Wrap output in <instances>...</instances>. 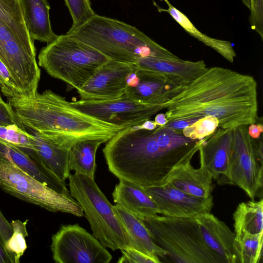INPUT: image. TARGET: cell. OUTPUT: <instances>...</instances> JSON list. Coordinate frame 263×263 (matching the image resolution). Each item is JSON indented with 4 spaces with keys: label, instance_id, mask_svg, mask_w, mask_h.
I'll use <instances>...</instances> for the list:
<instances>
[{
    "label": "cell",
    "instance_id": "obj_42",
    "mask_svg": "<svg viewBox=\"0 0 263 263\" xmlns=\"http://www.w3.org/2000/svg\"><path fill=\"white\" fill-rule=\"evenodd\" d=\"M154 122L158 126L165 125L168 123L165 114L162 113L158 114L156 116Z\"/></svg>",
    "mask_w": 263,
    "mask_h": 263
},
{
    "label": "cell",
    "instance_id": "obj_15",
    "mask_svg": "<svg viewBox=\"0 0 263 263\" xmlns=\"http://www.w3.org/2000/svg\"><path fill=\"white\" fill-rule=\"evenodd\" d=\"M127 84L124 94L127 97L144 103L164 105L184 87L173 85L159 74L137 67L129 75Z\"/></svg>",
    "mask_w": 263,
    "mask_h": 263
},
{
    "label": "cell",
    "instance_id": "obj_44",
    "mask_svg": "<svg viewBox=\"0 0 263 263\" xmlns=\"http://www.w3.org/2000/svg\"><path fill=\"white\" fill-rule=\"evenodd\" d=\"M0 101H3L2 98V97H1V94H0Z\"/></svg>",
    "mask_w": 263,
    "mask_h": 263
},
{
    "label": "cell",
    "instance_id": "obj_40",
    "mask_svg": "<svg viewBox=\"0 0 263 263\" xmlns=\"http://www.w3.org/2000/svg\"><path fill=\"white\" fill-rule=\"evenodd\" d=\"M0 263H13L5 248V243L0 236Z\"/></svg>",
    "mask_w": 263,
    "mask_h": 263
},
{
    "label": "cell",
    "instance_id": "obj_38",
    "mask_svg": "<svg viewBox=\"0 0 263 263\" xmlns=\"http://www.w3.org/2000/svg\"><path fill=\"white\" fill-rule=\"evenodd\" d=\"M199 118L179 119L168 122L165 125L176 130H182L185 127L196 121Z\"/></svg>",
    "mask_w": 263,
    "mask_h": 263
},
{
    "label": "cell",
    "instance_id": "obj_16",
    "mask_svg": "<svg viewBox=\"0 0 263 263\" xmlns=\"http://www.w3.org/2000/svg\"><path fill=\"white\" fill-rule=\"evenodd\" d=\"M0 160L9 162L55 192L72 197L61 181L44 164L35 151H27L0 141Z\"/></svg>",
    "mask_w": 263,
    "mask_h": 263
},
{
    "label": "cell",
    "instance_id": "obj_22",
    "mask_svg": "<svg viewBox=\"0 0 263 263\" xmlns=\"http://www.w3.org/2000/svg\"><path fill=\"white\" fill-rule=\"evenodd\" d=\"M112 207L129 236L132 248L156 259L167 256L166 252L152 239L140 217L117 204Z\"/></svg>",
    "mask_w": 263,
    "mask_h": 263
},
{
    "label": "cell",
    "instance_id": "obj_28",
    "mask_svg": "<svg viewBox=\"0 0 263 263\" xmlns=\"http://www.w3.org/2000/svg\"><path fill=\"white\" fill-rule=\"evenodd\" d=\"M0 20L27 49L36 54L34 41L25 26L20 0H0Z\"/></svg>",
    "mask_w": 263,
    "mask_h": 263
},
{
    "label": "cell",
    "instance_id": "obj_19",
    "mask_svg": "<svg viewBox=\"0 0 263 263\" xmlns=\"http://www.w3.org/2000/svg\"><path fill=\"white\" fill-rule=\"evenodd\" d=\"M191 159L177 164L170 172L164 183H167L186 194L206 198L212 196L214 186L211 174L202 164L194 168Z\"/></svg>",
    "mask_w": 263,
    "mask_h": 263
},
{
    "label": "cell",
    "instance_id": "obj_7",
    "mask_svg": "<svg viewBox=\"0 0 263 263\" xmlns=\"http://www.w3.org/2000/svg\"><path fill=\"white\" fill-rule=\"evenodd\" d=\"M68 179L70 195L82 206L92 235L113 251L132 248L128 234L94 179L77 173Z\"/></svg>",
    "mask_w": 263,
    "mask_h": 263
},
{
    "label": "cell",
    "instance_id": "obj_10",
    "mask_svg": "<svg viewBox=\"0 0 263 263\" xmlns=\"http://www.w3.org/2000/svg\"><path fill=\"white\" fill-rule=\"evenodd\" d=\"M57 263H109L112 257L99 240L78 224L62 226L52 236Z\"/></svg>",
    "mask_w": 263,
    "mask_h": 263
},
{
    "label": "cell",
    "instance_id": "obj_3",
    "mask_svg": "<svg viewBox=\"0 0 263 263\" xmlns=\"http://www.w3.org/2000/svg\"><path fill=\"white\" fill-rule=\"evenodd\" d=\"M8 100L25 129L37 132L68 149L86 140L107 142L124 128L81 111L50 90L31 97L20 95Z\"/></svg>",
    "mask_w": 263,
    "mask_h": 263
},
{
    "label": "cell",
    "instance_id": "obj_36",
    "mask_svg": "<svg viewBox=\"0 0 263 263\" xmlns=\"http://www.w3.org/2000/svg\"><path fill=\"white\" fill-rule=\"evenodd\" d=\"M14 124L25 129L24 126L19 121L11 105L4 101H0V125Z\"/></svg>",
    "mask_w": 263,
    "mask_h": 263
},
{
    "label": "cell",
    "instance_id": "obj_17",
    "mask_svg": "<svg viewBox=\"0 0 263 263\" xmlns=\"http://www.w3.org/2000/svg\"><path fill=\"white\" fill-rule=\"evenodd\" d=\"M232 130L219 127L211 135L202 139L199 147L200 163L208 170L213 179L219 184H228Z\"/></svg>",
    "mask_w": 263,
    "mask_h": 263
},
{
    "label": "cell",
    "instance_id": "obj_23",
    "mask_svg": "<svg viewBox=\"0 0 263 263\" xmlns=\"http://www.w3.org/2000/svg\"><path fill=\"white\" fill-rule=\"evenodd\" d=\"M23 18L30 37L33 40L49 43L58 35L51 25L50 5L47 0H20Z\"/></svg>",
    "mask_w": 263,
    "mask_h": 263
},
{
    "label": "cell",
    "instance_id": "obj_9",
    "mask_svg": "<svg viewBox=\"0 0 263 263\" xmlns=\"http://www.w3.org/2000/svg\"><path fill=\"white\" fill-rule=\"evenodd\" d=\"M248 127L241 125L232 130L228 180L254 200L263 185L262 142L261 136L253 139L249 136Z\"/></svg>",
    "mask_w": 263,
    "mask_h": 263
},
{
    "label": "cell",
    "instance_id": "obj_1",
    "mask_svg": "<svg viewBox=\"0 0 263 263\" xmlns=\"http://www.w3.org/2000/svg\"><path fill=\"white\" fill-rule=\"evenodd\" d=\"M202 140L165 125L152 130L136 125L120 130L102 151L109 171L119 179L143 187L158 186L177 164L192 160Z\"/></svg>",
    "mask_w": 263,
    "mask_h": 263
},
{
    "label": "cell",
    "instance_id": "obj_37",
    "mask_svg": "<svg viewBox=\"0 0 263 263\" xmlns=\"http://www.w3.org/2000/svg\"><path fill=\"white\" fill-rule=\"evenodd\" d=\"M13 233L12 226L0 210V236L4 243L10 238Z\"/></svg>",
    "mask_w": 263,
    "mask_h": 263
},
{
    "label": "cell",
    "instance_id": "obj_20",
    "mask_svg": "<svg viewBox=\"0 0 263 263\" xmlns=\"http://www.w3.org/2000/svg\"><path fill=\"white\" fill-rule=\"evenodd\" d=\"M208 247L225 263H236L234 250L235 233L210 212L195 218Z\"/></svg>",
    "mask_w": 263,
    "mask_h": 263
},
{
    "label": "cell",
    "instance_id": "obj_6",
    "mask_svg": "<svg viewBox=\"0 0 263 263\" xmlns=\"http://www.w3.org/2000/svg\"><path fill=\"white\" fill-rule=\"evenodd\" d=\"M141 219L154 241L174 262L225 263L206 245L195 218L157 214Z\"/></svg>",
    "mask_w": 263,
    "mask_h": 263
},
{
    "label": "cell",
    "instance_id": "obj_35",
    "mask_svg": "<svg viewBox=\"0 0 263 263\" xmlns=\"http://www.w3.org/2000/svg\"><path fill=\"white\" fill-rule=\"evenodd\" d=\"M122 256L118 263H159L160 259L149 256L133 248H128L121 250Z\"/></svg>",
    "mask_w": 263,
    "mask_h": 263
},
{
    "label": "cell",
    "instance_id": "obj_33",
    "mask_svg": "<svg viewBox=\"0 0 263 263\" xmlns=\"http://www.w3.org/2000/svg\"><path fill=\"white\" fill-rule=\"evenodd\" d=\"M72 18L71 31L81 26L96 13L89 0H64Z\"/></svg>",
    "mask_w": 263,
    "mask_h": 263
},
{
    "label": "cell",
    "instance_id": "obj_4",
    "mask_svg": "<svg viewBox=\"0 0 263 263\" xmlns=\"http://www.w3.org/2000/svg\"><path fill=\"white\" fill-rule=\"evenodd\" d=\"M66 33L93 47L109 59L136 64L142 57L180 59L136 27L95 14L85 23Z\"/></svg>",
    "mask_w": 263,
    "mask_h": 263
},
{
    "label": "cell",
    "instance_id": "obj_2",
    "mask_svg": "<svg viewBox=\"0 0 263 263\" xmlns=\"http://www.w3.org/2000/svg\"><path fill=\"white\" fill-rule=\"evenodd\" d=\"M257 88L251 76L207 68L164 104L165 115L168 122L212 116L223 129L249 125L259 120Z\"/></svg>",
    "mask_w": 263,
    "mask_h": 263
},
{
    "label": "cell",
    "instance_id": "obj_18",
    "mask_svg": "<svg viewBox=\"0 0 263 263\" xmlns=\"http://www.w3.org/2000/svg\"><path fill=\"white\" fill-rule=\"evenodd\" d=\"M136 65L139 68L159 74L173 85L182 86L188 85L208 68L203 60H173L151 57L139 58Z\"/></svg>",
    "mask_w": 263,
    "mask_h": 263
},
{
    "label": "cell",
    "instance_id": "obj_12",
    "mask_svg": "<svg viewBox=\"0 0 263 263\" xmlns=\"http://www.w3.org/2000/svg\"><path fill=\"white\" fill-rule=\"evenodd\" d=\"M35 56L0 20V60L10 72L21 94L25 97L33 96L37 92L41 71Z\"/></svg>",
    "mask_w": 263,
    "mask_h": 263
},
{
    "label": "cell",
    "instance_id": "obj_26",
    "mask_svg": "<svg viewBox=\"0 0 263 263\" xmlns=\"http://www.w3.org/2000/svg\"><path fill=\"white\" fill-rule=\"evenodd\" d=\"M163 1L166 2L168 8L163 9L158 8L160 11H165L168 13L190 35L214 49L229 62L233 63L236 54L230 42L212 38L201 32L185 15L171 5L168 0Z\"/></svg>",
    "mask_w": 263,
    "mask_h": 263
},
{
    "label": "cell",
    "instance_id": "obj_30",
    "mask_svg": "<svg viewBox=\"0 0 263 263\" xmlns=\"http://www.w3.org/2000/svg\"><path fill=\"white\" fill-rule=\"evenodd\" d=\"M28 220H15L11 222L13 233L5 243V248L13 263L20 262L21 257L27 248L25 238L28 236L26 228Z\"/></svg>",
    "mask_w": 263,
    "mask_h": 263
},
{
    "label": "cell",
    "instance_id": "obj_8",
    "mask_svg": "<svg viewBox=\"0 0 263 263\" xmlns=\"http://www.w3.org/2000/svg\"><path fill=\"white\" fill-rule=\"evenodd\" d=\"M0 187L17 198L48 211L84 216L82 206L73 197L55 192L14 164L2 160H0Z\"/></svg>",
    "mask_w": 263,
    "mask_h": 263
},
{
    "label": "cell",
    "instance_id": "obj_13",
    "mask_svg": "<svg viewBox=\"0 0 263 263\" xmlns=\"http://www.w3.org/2000/svg\"><path fill=\"white\" fill-rule=\"evenodd\" d=\"M136 67V64L109 59L77 90L81 99L109 100L123 96L127 87L128 78Z\"/></svg>",
    "mask_w": 263,
    "mask_h": 263
},
{
    "label": "cell",
    "instance_id": "obj_11",
    "mask_svg": "<svg viewBox=\"0 0 263 263\" xmlns=\"http://www.w3.org/2000/svg\"><path fill=\"white\" fill-rule=\"evenodd\" d=\"M70 103L83 112L124 128L140 125L164 109V105L142 103L124 95L109 100L80 99Z\"/></svg>",
    "mask_w": 263,
    "mask_h": 263
},
{
    "label": "cell",
    "instance_id": "obj_32",
    "mask_svg": "<svg viewBox=\"0 0 263 263\" xmlns=\"http://www.w3.org/2000/svg\"><path fill=\"white\" fill-rule=\"evenodd\" d=\"M218 127L219 121L216 117L206 116L186 126L182 132L186 137L200 140L211 135Z\"/></svg>",
    "mask_w": 263,
    "mask_h": 263
},
{
    "label": "cell",
    "instance_id": "obj_39",
    "mask_svg": "<svg viewBox=\"0 0 263 263\" xmlns=\"http://www.w3.org/2000/svg\"><path fill=\"white\" fill-rule=\"evenodd\" d=\"M248 131L249 136L253 139H258L261 136L263 125L260 123H255L248 125Z\"/></svg>",
    "mask_w": 263,
    "mask_h": 263
},
{
    "label": "cell",
    "instance_id": "obj_31",
    "mask_svg": "<svg viewBox=\"0 0 263 263\" xmlns=\"http://www.w3.org/2000/svg\"><path fill=\"white\" fill-rule=\"evenodd\" d=\"M0 141L24 151L34 150V136L16 124L0 125Z\"/></svg>",
    "mask_w": 263,
    "mask_h": 263
},
{
    "label": "cell",
    "instance_id": "obj_34",
    "mask_svg": "<svg viewBox=\"0 0 263 263\" xmlns=\"http://www.w3.org/2000/svg\"><path fill=\"white\" fill-rule=\"evenodd\" d=\"M0 88L2 93L8 98L14 97L21 95L15 85L10 72L1 60Z\"/></svg>",
    "mask_w": 263,
    "mask_h": 263
},
{
    "label": "cell",
    "instance_id": "obj_41",
    "mask_svg": "<svg viewBox=\"0 0 263 263\" xmlns=\"http://www.w3.org/2000/svg\"><path fill=\"white\" fill-rule=\"evenodd\" d=\"M137 126L140 129L147 130H154L158 127L154 121L150 120V119L144 121L142 124L137 125Z\"/></svg>",
    "mask_w": 263,
    "mask_h": 263
},
{
    "label": "cell",
    "instance_id": "obj_14",
    "mask_svg": "<svg viewBox=\"0 0 263 263\" xmlns=\"http://www.w3.org/2000/svg\"><path fill=\"white\" fill-rule=\"evenodd\" d=\"M143 187L155 203L158 214L163 216L195 218L201 214L211 212L213 206L212 195L206 198L196 197L167 183Z\"/></svg>",
    "mask_w": 263,
    "mask_h": 263
},
{
    "label": "cell",
    "instance_id": "obj_24",
    "mask_svg": "<svg viewBox=\"0 0 263 263\" xmlns=\"http://www.w3.org/2000/svg\"><path fill=\"white\" fill-rule=\"evenodd\" d=\"M30 132L35 137V151L44 164L59 179L65 182L70 174L69 168L70 149L60 147L37 132Z\"/></svg>",
    "mask_w": 263,
    "mask_h": 263
},
{
    "label": "cell",
    "instance_id": "obj_21",
    "mask_svg": "<svg viewBox=\"0 0 263 263\" xmlns=\"http://www.w3.org/2000/svg\"><path fill=\"white\" fill-rule=\"evenodd\" d=\"M116 204L143 218L158 214L157 207L143 186L119 179L112 193Z\"/></svg>",
    "mask_w": 263,
    "mask_h": 263
},
{
    "label": "cell",
    "instance_id": "obj_29",
    "mask_svg": "<svg viewBox=\"0 0 263 263\" xmlns=\"http://www.w3.org/2000/svg\"><path fill=\"white\" fill-rule=\"evenodd\" d=\"M263 234H235L234 250L237 262L258 263L262 255Z\"/></svg>",
    "mask_w": 263,
    "mask_h": 263
},
{
    "label": "cell",
    "instance_id": "obj_27",
    "mask_svg": "<svg viewBox=\"0 0 263 263\" xmlns=\"http://www.w3.org/2000/svg\"><path fill=\"white\" fill-rule=\"evenodd\" d=\"M105 142L106 141L102 139L86 140L72 146L69 156L70 171L94 179L96 152L99 146Z\"/></svg>",
    "mask_w": 263,
    "mask_h": 263
},
{
    "label": "cell",
    "instance_id": "obj_5",
    "mask_svg": "<svg viewBox=\"0 0 263 263\" xmlns=\"http://www.w3.org/2000/svg\"><path fill=\"white\" fill-rule=\"evenodd\" d=\"M108 60L93 47L66 33L58 35L41 49L38 64L51 77L78 90Z\"/></svg>",
    "mask_w": 263,
    "mask_h": 263
},
{
    "label": "cell",
    "instance_id": "obj_43",
    "mask_svg": "<svg viewBox=\"0 0 263 263\" xmlns=\"http://www.w3.org/2000/svg\"><path fill=\"white\" fill-rule=\"evenodd\" d=\"M242 2L250 11L252 6V0H242Z\"/></svg>",
    "mask_w": 263,
    "mask_h": 263
},
{
    "label": "cell",
    "instance_id": "obj_25",
    "mask_svg": "<svg viewBox=\"0 0 263 263\" xmlns=\"http://www.w3.org/2000/svg\"><path fill=\"white\" fill-rule=\"evenodd\" d=\"M234 233L263 234V200L239 203L233 214Z\"/></svg>",
    "mask_w": 263,
    "mask_h": 263
}]
</instances>
